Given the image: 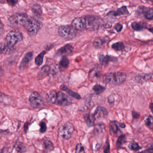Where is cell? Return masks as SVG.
<instances>
[{
    "label": "cell",
    "instance_id": "obj_1",
    "mask_svg": "<svg viewBox=\"0 0 153 153\" xmlns=\"http://www.w3.org/2000/svg\"><path fill=\"white\" fill-rule=\"evenodd\" d=\"M15 19L17 22L25 28L31 36L36 35L42 27L43 25L41 22L24 13L16 14Z\"/></svg>",
    "mask_w": 153,
    "mask_h": 153
},
{
    "label": "cell",
    "instance_id": "obj_2",
    "mask_svg": "<svg viewBox=\"0 0 153 153\" xmlns=\"http://www.w3.org/2000/svg\"><path fill=\"white\" fill-rule=\"evenodd\" d=\"M46 97L48 102L59 106H68L72 103V100L66 94L55 90L48 92Z\"/></svg>",
    "mask_w": 153,
    "mask_h": 153
},
{
    "label": "cell",
    "instance_id": "obj_3",
    "mask_svg": "<svg viewBox=\"0 0 153 153\" xmlns=\"http://www.w3.org/2000/svg\"><path fill=\"white\" fill-rule=\"evenodd\" d=\"M127 78L124 72H114L108 73L103 76V81L111 85H120L125 82Z\"/></svg>",
    "mask_w": 153,
    "mask_h": 153
},
{
    "label": "cell",
    "instance_id": "obj_4",
    "mask_svg": "<svg viewBox=\"0 0 153 153\" xmlns=\"http://www.w3.org/2000/svg\"><path fill=\"white\" fill-rule=\"evenodd\" d=\"M84 17L85 20L86 30H96L102 24V20L98 17L94 16Z\"/></svg>",
    "mask_w": 153,
    "mask_h": 153
},
{
    "label": "cell",
    "instance_id": "obj_5",
    "mask_svg": "<svg viewBox=\"0 0 153 153\" xmlns=\"http://www.w3.org/2000/svg\"><path fill=\"white\" fill-rule=\"evenodd\" d=\"M23 39V35L21 32L17 30H13L7 35L6 43L10 47H13L18 43L21 42Z\"/></svg>",
    "mask_w": 153,
    "mask_h": 153
},
{
    "label": "cell",
    "instance_id": "obj_6",
    "mask_svg": "<svg viewBox=\"0 0 153 153\" xmlns=\"http://www.w3.org/2000/svg\"><path fill=\"white\" fill-rule=\"evenodd\" d=\"M58 34L62 38L68 40H72L76 36V30L71 26H61L58 29Z\"/></svg>",
    "mask_w": 153,
    "mask_h": 153
},
{
    "label": "cell",
    "instance_id": "obj_7",
    "mask_svg": "<svg viewBox=\"0 0 153 153\" xmlns=\"http://www.w3.org/2000/svg\"><path fill=\"white\" fill-rule=\"evenodd\" d=\"M75 128L72 123L68 122L62 125L59 128V134L62 138L68 140L71 137L74 132Z\"/></svg>",
    "mask_w": 153,
    "mask_h": 153
},
{
    "label": "cell",
    "instance_id": "obj_8",
    "mask_svg": "<svg viewBox=\"0 0 153 153\" xmlns=\"http://www.w3.org/2000/svg\"><path fill=\"white\" fill-rule=\"evenodd\" d=\"M29 100L31 106L33 108L37 109L43 106V100L38 92L32 93L29 97Z\"/></svg>",
    "mask_w": 153,
    "mask_h": 153
},
{
    "label": "cell",
    "instance_id": "obj_9",
    "mask_svg": "<svg viewBox=\"0 0 153 153\" xmlns=\"http://www.w3.org/2000/svg\"><path fill=\"white\" fill-rule=\"evenodd\" d=\"M71 27L78 31L86 30L85 20L84 17L74 19L71 23Z\"/></svg>",
    "mask_w": 153,
    "mask_h": 153
},
{
    "label": "cell",
    "instance_id": "obj_10",
    "mask_svg": "<svg viewBox=\"0 0 153 153\" xmlns=\"http://www.w3.org/2000/svg\"><path fill=\"white\" fill-rule=\"evenodd\" d=\"M73 51V47L69 44L66 45L60 48L56 53L57 56H68L70 55Z\"/></svg>",
    "mask_w": 153,
    "mask_h": 153
},
{
    "label": "cell",
    "instance_id": "obj_11",
    "mask_svg": "<svg viewBox=\"0 0 153 153\" xmlns=\"http://www.w3.org/2000/svg\"><path fill=\"white\" fill-rule=\"evenodd\" d=\"M120 123L116 121H111L109 125L110 133L111 136L121 134V130L120 129Z\"/></svg>",
    "mask_w": 153,
    "mask_h": 153
},
{
    "label": "cell",
    "instance_id": "obj_12",
    "mask_svg": "<svg viewBox=\"0 0 153 153\" xmlns=\"http://www.w3.org/2000/svg\"><path fill=\"white\" fill-rule=\"evenodd\" d=\"M95 120L105 118L108 114V111L106 108L102 106H98L92 114Z\"/></svg>",
    "mask_w": 153,
    "mask_h": 153
},
{
    "label": "cell",
    "instance_id": "obj_13",
    "mask_svg": "<svg viewBox=\"0 0 153 153\" xmlns=\"http://www.w3.org/2000/svg\"><path fill=\"white\" fill-rule=\"evenodd\" d=\"M135 79L136 82L141 84L148 81H152L153 80V74H139L135 76Z\"/></svg>",
    "mask_w": 153,
    "mask_h": 153
},
{
    "label": "cell",
    "instance_id": "obj_14",
    "mask_svg": "<svg viewBox=\"0 0 153 153\" xmlns=\"http://www.w3.org/2000/svg\"><path fill=\"white\" fill-rule=\"evenodd\" d=\"M118 60L116 57L110 55H100L99 57V61L102 65H106L110 62H116Z\"/></svg>",
    "mask_w": 153,
    "mask_h": 153
},
{
    "label": "cell",
    "instance_id": "obj_15",
    "mask_svg": "<svg viewBox=\"0 0 153 153\" xmlns=\"http://www.w3.org/2000/svg\"><path fill=\"white\" fill-rule=\"evenodd\" d=\"M138 9L141 14L144 15L146 19L152 20L153 18V10L152 8L146 7H140Z\"/></svg>",
    "mask_w": 153,
    "mask_h": 153
},
{
    "label": "cell",
    "instance_id": "obj_16",
    "mask_svg": "<svg viewBox=\"0 0 153 153\" xmlns=\"http://www.w3.org/2000/svg\"><path fill=\"white\" fill-rule=\"evenodd\" d=\"M33 54L32 52H29L27 53L25 55V57L23 58V59L20 63L19 68H20L23 69L27 67L29 62L33 59Z\"/></svg>",
    "mask_w": 153,
    "mask_h": 153
},
{
    "label": "cell",
    "instance_id": "obj_17",
    "mask_svg": "<svg viewBox=\"0 0 153 153\" xmlns=\"http://www.w3.org/2000/svg\"><path fill=\"white\" fill-rule=\"evenodd\" d=\"M128 10L127 9V7L126 6H123L115 11H110L107 14V16L111 15L114 16H123V15H128Z\"/></svg>",
    "mask_w": 153,
    "mask_h": 153
},
{
    "label": "cell",
    "instance_id": "obj_18",
    "mask_svg": "<svg viewBox=\"0 0 153 153\" xmlns=\"http://www.w3.org/2000/svg\"><path fill=\"white\" fill-rule=\"evenodd\" d=\"M60 89L62 90V91L66 92L70 96H71V97H73V98H75V99H78V100L81 99V97H80V95L79 94L71 90L68 87L66 86L65 85H61L60 86Z\"/></svg>",
    "mask_w": 153,
    "mask_h": 153
},
{
    "label": "cell",
    "instance_id": "obj_19",
    "mask_svg": "<svg viewBox=\"0 0 153 153\" xmlns=\"http://www.w3.org/2000/svg\"><path fill=\"white\" fill-rule=\"evenodd\" d=\"M109 38L107 36L99 38L95 40L94 42V45L96 48H101L103 46L109 41Z\"/></svg>",
    "mask_w": 153,
    "mask_h": 153
},
{
    "label": "cell",
    "instance_id": "obj_20",
    "mask_svg": "<svg viewBox=\"0 0 153 153\" xmlns=\"http://www.w3.org/2000/svg\"><path fill=\"white\" fill-rule=\"evenodd\" d=\"M101 77V73L100 70L96 68L93 69L89 73V78L91 79L92 80H96L100 78Z\"/></svg>",
    "mask_w": 153,
    "mask_h": 153
},
{
    "label": "cell",
    "instance_id": "obj_21",
    "mask_svg": "<svg viewBox=\"0 0 153 153\" xmlns=\"http://www.w3.org/2000/svg\"><path fill=\"white\" fill-rule=\"evenodd\" d=\"M85 122L88 127L94 126L95 120L92 114L88 113L84 115Z\"/></svg>",
    "mask_w": 153,
    "mask_h": 153
},
{
    "label": "cell",
    "instance_id": "obj_22",
    "mask_svg": "<svg viewBox=\"0 0 153 153\" xmlns=\"http://www.w3.org/2000/svg\"><path fill=\"white\" fill-rule=\"evenodd\" d=\"M131 27L132 29L135 31H140L147 27V24L144 22H135L131 24Z\"/></svg>",
    "mask_w": 153,
    "mask_h": 153
},
{
    "label": "cell",
    "instance_id": "obj_23",
    "mask_svg": "<svg viewBox=\"0 0 153 153\" xmlns=\"http://www.w3.org/2000/svg\"><path fill=\"white\" fill-rule=\"evenodd\" d=\"M69 65V60L66 56H62L59 63V68L61 70L65 69L68 67Z\"/></svg>",
    "mask_w": 153,
    "mask_h": 153
},
{
    "label": "cell",
    "instance_id": "obj_24",
    "mask_svg": "<svg viewBox=\"0 0 153 153\" xmlns=\"http://www.w3.org/2000/svg\"><path fill=\"white\" fill-rule=\"evenodd\" d=\"M12 48V47L10 46L7 43H0V54L8 53L11 51Z\"/></svg>",
    "mask_w": 153,
    "mask_h": 153
},
{
    "label": "cell",
    "instance_id": "obj_25",
    "mask_svg": "<svg viewBox=\"0 0 153 153\" xmlns=\"http://www.w3.org/2000/svg\"><path fill=\"white\" fill-rule=\"evenodd\" d=\"M15 150L18 153H24L26 151V148L25 146L21 142H18L15 146Z\"/></svg>",
    "mask_w": 153,
    "mask_h": 153
},
{
    "label": "cell",
    "instance_id": "obj_26",
    "mask_svg": "<svg viewBox=\"0 0 153 153\" xmlns=\"http://www.w3.org/2000/svg\"><path fill=\"white\" fill-rule=\"evenodd\" d=\"M111 47L113 49L117 51H123L125 49V45L122 42H118L114 43L112 45Z\"/></svg>",
    "mask_w": 153,
    "mask_h": 153
},
{
    "label": "cell",
    "instance_id": "obj_27",
    "mask_svg": "<svg viewBox=\"0 0 153 153\" xmlns=\"http://www.w3.org/2000/svg\"><path fill=\"white\" fill-rule=\"evenodd\" d=\"M46 52L45 51H43L36 58L35 62V63L38 66H40L42 64L43 62L44 57L45 55L46 54Z\"/></svg>",
    "mask_w": 153,
    "mask_h": 153
},
{
    "label": "cell",
    "instance_id": "obj_28",
    "mask_svg": "<svg viewBox=\"0 0 153 153\" xmlns=\"http://www.w3.org/2000/svg\"><path fill=\"white\" fill-rule=\"evenodd\" d=\"M44 147L45 150H46V152H50L54 149L53 144L49 140H45L44 142Z\"/></svg>",
    "mask_w": 153,
    "mask_h": 153
},
{
    "label": "cell",
    "instance_id": "obj_29",
    "mask_svg": "<svg viewBox=\"0 0 153 153\" xmlns=\"http://www.w3.org/2000/svg\"><path fill=\"white\" fill-rule=\"evenodd\" d=\"M50 69H51V68L48 66H45L43 67L41 69L40 71H39V73H38V76H39V77L42 78V77L46 76L47 74L49 73Z\"/></svg>",
    "mask_w": 153,
    "mask_h": 153
},
{
    "label": "cell",
    "instance_id": "obj_30",
    "mask_svg": "<svg viewBox=\"0 0 153 153\" xmlns=\"http://www.w3.org/2000/svg\"><path fill=\"white\" fill-rule=\"evenodd\" d=\"M93 90L97 94H100L105 90V88L99 84H97L93 87Z\"/></svg>",
    "mask_w": 153,
    "mask_h": 153
},
{
    "label": "cell",
    "instance_id": "obj_31",
    "mask_svg": "<svg viewBox=\"0 0 153 153\" xmlns=\"http://www.w3.org/2000/svg\"><path fill=\"white\" fill-rule=\"evenodd\" d=\"M105 131V126L103 123L97 124L95 126L94 132L98 134L103 133Z\"/></svg>",
    "mask_w": 153,
    "mask_h": 153
},
{
    "label": "cell",
    "instance_id": "obj_32",
    "mask_svg": "<svg viewBox=\"0 0 153 153\" xmlns=\"http://www.w3.org/2000/svg\"><path fill=\"white\" fill-rule=\"evenodd\" d=\"M126 136L125 135H120L116 141V146L117 148H119L121 147L126 142Z\"/></svg>",
    "mask_w": 153,
    "mask_h": 153
},
{
    "label": "cell",
    "instance_id": "obj_33",
    "mask_svg": "<svg viewBox=\"0 0 153 153\" xmlns=\"http://www.w3.org/2000/svg\"><path fill=\"white\" fill-rule=\"evenodd\" d=\"M128 147L131 150L134 151H139L141 149V147L139 145L137 142H134V141L131 142L129 144Z\"/></svg>",
    "mask_w": 153,
    "mask_h": 153
},
{
    "label": "cell",
    "instance_id": "obj_34",
    "mask_svg": "<svg viewBox=\"0 0 153 153\" xmlns=\"http://www.w3.org/2000/svg\"><path fill=\"white\" fill-rule=\"evenodd\" d=\"M153 116L152 115H149L145 118V122L147 126L150 128L153 127Z\"/></svg>",
    "mask_w": 153,
    "mask_h": 153
},
{
    "label": "cell",
    "instance_id": "obj_35",
    "mask_svg": "<svg viewBox=\"0 0 153 153\" xmlns=\"http://www.w3.org/2000/svg\"><path fill=\"white\" fill-rule=\"evenodd\" d=\"M32 10L35 13L37 14V15H42V10L41 6L38 4H36L34 5L33 7H32Z\"/></svg>",
    "mask_w": 153,
    "mask_h": 153
},
{
    "label": "cell",
    "instance_id": "obj_36",
    "mask_svg": "<svg viewBox=\"0 0 153 153\" xmlns=\"http://www.w3.org/2000/svg\"><path fill=\"white\" fill-rule=\"evenodd\" d=\"M76 153H85V149L82 144L79 143L77 145L76 147Z\"/></svg>",
    "mask_w": 153,
    "mask_h": 153
},
{
    "label": "cell",
    "instance_id": "obj_37",
    "mask_svg": "<svg viewBox=\"0 0 153 153\" xmlns=\"http://www.w3.org/2000/svg\"><path fill=\"white\" fill-rule=\"evenodd\" d=\"M40 126L41 128H40V131L42 133H44L47 130V126H46V123L45 122L42 121L40 123Z\"/></svg>",
    "mask_w": 153,
    "mask_h": 153
},
{
    "label": "cell",
    "instance_id": "obj_38",
    "mask_svg": "<svg viewBox=\"0 0 153 153\" xmlns=\"http://www.w3.org/2000/svg\"><path fill=\"white\" fill-rule=\"evenodd\" d=\"M123 28V27L122 25L120 24H116L114 26V29L118 33L120 32L122 30Z\"/></svg>",
    "mask_w": 153,
    "mask_h": 153
},
{
    "label": "cell",
    "instance_id": "obj_39",
    "mask_svg": "<svg viewBox=\"0 0 153 153\" xmlns=\"http://www.w3.org/2000/svg\"><path fill=\"white\" fill-rule=\"evenodd\" d=\"M110 143L108 141L105 143L104 146V153H109L110 152Z\"/></svg>",
    "mask_w": 153,
    "mask_h": 153
},
{
    "label": "cell",
    "instance_id": "obj_40",
    "mask_svg": "<svg viewBox=\"0 0 153 153\" xmlns=\"http://www.w3.org/2000/svg\"><path fill=\"white\" fill-rule=\"evenodd\" d=\"M7 2L11 6H15L18 2L19 0H7Z\"/></svg>",
    "mask_w": 153,
    "mask_h": 153
},
{
    "label": "cell",
    "instance_id": "obj_41",
    "mask_svg": "<svg viewBox=\"0 0 153 153\" xmlns=\"http://www.w3.org/2000/svg\"><path fill=\"white\" fill-rule=\"evenodd\" d=\"M132 115L133 118L135 119H138V118H139L140 116L139 113L137 112L136 111H132Z\"/></svg>",
    "mask_w": 153,
    "mask_h": 153
},
{
    "label": "cell",
    "instance_id": "obj_42",
    "mask_svg": "<svg viewBox=\"0 0 153 153\" xmlns=\"http://www.w3.org/2000/svg\"><path fill=\"white\" fill-rule=\"evenodd\" d=\"M4 25H3L1 20L0 19V35L3 34V32H4Z\"/></svg>",
    "mask_w": 153,
    "mask_h": 153
},
{
    "label": "cell",
    "instance_id": "obj_43",
    "mask_svg": "<svg viewBox=\"0 0 153 153\" xmlns=\"http://www.w3.org/2000/svg\"><path fill=\"white\" fill-rule=\"evenodd\" d=\"M28 123L27 122L26 123H25V127H24V128H25V132H27V129H28Z\"/></svg>",
    "mask_w": 153,
    "mask_h": 153
},
{
    "label": "cell",
    "instance_id": "obj_44",
    "mask_svg": "<svg viewBox=\"0 0 153 153\" xmlns=\"http://www.w3.org/2000/svg\"><path fill=\"white\" fill-rule=\"evenodd\" d=\"M149 108H150L151 112H152V110H153V103H152V102H151V103L149 104Z\"/></svg>",
    "mask_w": 153,
    "mask_h": 153
},
{
    "label": "cell",
    "instance_id": "obj_45",
    "mask_svg": "<svg viewBox=\"0 0 153 153\" xmlns=\"http://www.w3.org/2000/svg\"><path fill=\"white\" fill-rule=\"evenodd\" d=\"M145 1H152L153 0H145Z\"/></svg>",
    "mask_w": 153,
    "mask_h": 153
}]
</instances>
